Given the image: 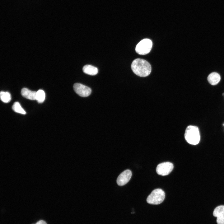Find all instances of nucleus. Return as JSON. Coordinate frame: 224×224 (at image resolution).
<instances>
[{"label":"nucleus","mask_w":224,"mask_h":224,"mask_svg":"<svg viewBox=\"0 0 224 224\" xmlns=\"http://www.w3.org/2000/svg\"><path fill=\"white\" fill-rule=\"evenodd\" d=\"M131 67L133 72L141 77H145L149 75L152 69L150 64L147 61L139 58L133 61Z\"/></svg>","instance_id":"f257e3e1"},{"label":"nucleus","mask_w":224,"mask_h":224,"mask_svg":"<svg viewBox=\"0 0 224 224\" xmlns=\"http://www.w3.org/2000/svg\"><path fill=\"white\" fill-rule=\"evenodd\" d=\"M184 138L186 141L192 145L198 144L200 141V136L197 127L189 125L186 129Z\"/></svg>","instance_id":"f03ea898"},{"label":"nucleus","mask_w":224,"mask_h":224,"mask_svg":"<svg viewBox=\"0 0 224 224\" xmlns=\"http://www.w3.org/2000/svg\"><path fill=\"white\" fill-rule=\"evenodd\" d=\"M164 192L160 189L152 191L147 199V202L150 204L157 205L162 203L165 198Z\"/></svg>","instance_id":"7ed1b4c3"},{"label":"nucleus","mask_w":224,"mask_h":224,"mask_svg":"<svg viewBox=\"0 0 224 224\" xmlns=\"http://www.w3.org/2000/svg\"><path fill=\"white\" fill-rule=\"evenodd\" d=\"M152 45V41L148 39L141 40L137 45L135 48L136 52L140 55H145L151 51Z\"/></svg>","instance_id":"20e7f679"},{"label":"nucleus","mask_w":224,"mask_h":224,"mask_svg":"<svg viewBox=\"0 0 224 224\" xmlns=\"http://www.w3.org/2000/svg\"><path fill=\"white\" fill-rule=\"evenodd\" d=\"M174 168L173 164L169 162H166L159 164L156 168V172L158 174L165 176L169 174Z\"/></svg>","instance_id":"39448f33"},{"label":"nucleus","mask_w":224,"mask_h":224,"mask_svg":"<svg viewBox=\"0 0 224 224\" xmlns=\"http://www.w3.org/2000/svg\"><path fill=\"white\" fill-rule=\"evenodd\" d=\"M73 87L76 93L82 97H87L91 92V89L90 87L81 83H76Z\"/></svg>","instance_id":"423d86ee"},{"label":"nucleus","mask_w":224,"mask_h":224,"mask_svg":"<svg viewBox=\"0 0 224 224\" xmlns=\"http://www.w3.org/2000/svg\"><path fill=\"white\" fill-rule=\"evenodd\" d=\"M132 175L131 171L126 170L121 173L117 179V183L119 186H123L126 184L130 180Z\"/></svg>","instance_id":"0eeeda50"},{"label":"nucleus","mask_w":224,"mask_h":224,"mask_svg":"<svg viewBox=\"0 0 224 224\" xmlns=\"http://www.w3.org/2000/svg\"><path fill=\"white\" fill-rule=\"evenodd\" d=\"M213 214L217 218V224H224V206L220 205L214 209Z\"/></svg>","instance_id":"6e6552de"},{"label":"nucleus","mask_w":224,"mask_h":224,"mask_svg":"<svg viewBox=\"0 0 224 224\" xmlns=\"http://www.w3.org/2000/svg\"><path fill=\"white\" fill-rule=\"evenodd\" d=\"M22 96L25 98L32 100H36V92L31 91L28 88H24L21 91Z\"/></svg>","instance_id":"1a4fd4ad"},{"label":"nucleus","mask_w":224,"mask_h":224,"mask_svg":"<svg viewBox=\"0 0 224 224\" xmlns=\"http://www.w3.org/2000/svg\"><path fill=\"white\" fill-rule=\"evenodd\" d=\"M207 79L209 83L212 85H215L217 84L220 82L221 77L218 73L213 72L209 74Z\"/></svg>","instance_id":"9d476101"},{"label":"nucleus","mask_w":224,"mask_h":224,"mask_svg":"<svg viewBox=\"0 0 224 224\" xmlns=\"http://www.w3.org/2000/svg\"><path fill=\"white\" fill-rule=\"evenodd\" d=\"M82 70L84 73L92 76L96 75L98 72L97 68L90 65H85L83 68Z\"/></svg>","instance_id":"9b49d317"},{"label":"nucleus","mask_w":224,"mask_h":224,"mask_svg":"<svg viewBox=\"0 0 224 224\" xmlns=\"http://www.w3.org/2000/svg\"><path fill=\"white\" fill-rule=\"evenodd\" d=\"M45 97V93L43 90H39L36 92V100L38 103H43Z\"/></svg>","instance_id":"f8f14e48"},{"label":"nucleus","mask_w":224,"mask_h":224,"mask_svg":"<svg viewBox=\"0 0 224 224\" xmlns=\"http://www.w3.org/2000/svg\"><path fill=\"white\" fill-rule=\"evenodd\" d=\"M12 109L16 112L24 114H26V111L18 102H16L14 103L12 106Z\"/></svg>","instance_id":"ddd939ff"},{"label":"nucleus","mask_w":224,"mask_h":224,"mask_svg":"<svg viewBox=\"0 0 224 224\" xmlns=\"http://www.w3.org/2000/svg\"><path fill=\"white\" fill-rule=\"evenodd\" d=\"M0 99L4 103L9 102L11 99L10 93L8 92L1 91L0 92Z\"/></svg>","instance_id":"4468645a"},{"label":"nucleus","mask_w":224,"mask_h":224,"mask_svg":"<svg viewBox=\"0 0 224 224\" xmlns=\"http://www.w3.org/2000/svg\"><path fill=\"white\" fill-rule=\"evenodd\" d=\"M35 224H47V223L44 221L42 220H41L37 222Z\"/></svg>","instance_id":"2eb2a0df"},{"label":"nucleus","mask_w":224,"mask_h":224,"mask_svg":"<svg viewBox=\"0 0 224 224\" xmlns=\"http://www.w3.org/2000/svg\"></svg>","instance_id":"dca6fc26"}]
</instances>
